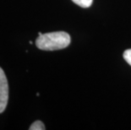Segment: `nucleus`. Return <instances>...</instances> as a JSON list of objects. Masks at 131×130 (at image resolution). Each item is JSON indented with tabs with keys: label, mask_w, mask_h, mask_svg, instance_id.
Listing matches in <instances>:
<instances>
[{
	"label": "nucleus",
	"mask_w": 131,
	"mask_h": 130,
	"mask_svg": "<svg viewBox=\"0 0 131 130\" xmlns=\"http://www.w3.org/2000/svg\"><path fill=\"white\" fill-rule=\"evenodd\" d=\"M9 101V84L4 70L0 68V113L4 112Z\"/></svg>",
	"instance_id": "obj_2"
},
{
	"label": "nucleus",
	"mask_w": 131,
	"mask_h": 130,
	"mask_svg": "<svg viewBox=\"0 0 131 130\" xmlns=\"http://www.w3.org/2000/svg\"><path fill=\"white\" fill-rule=\"evenodd\" d=\"M71 38L65 31H54L41 34L36 40V46L44 51H55L67 48Z\"/></svg>",
	"instance_id": "obj_1"
},
{
	"label": "nucleus",
	"mask_w": 131,
	"mask_h": 130,
	"mask_svg": "<svg viewBox=\"0 0 131 130\" xmlns=\"http://www.w3.org/2000/svg\"><path fill=\"white\" fill-rule=\"evenodd\" d=\"M123 56H124V60L131 66V49H128V50L124 51Z\"/></svg>",
	"instance_id": "obj_5"
},
{
	"label": "nucleus",
	"mask_w": 131,
	"mask_h": 130,
	"mask_svg": "<svg viewBox=\"0 0 131 130\" xmlns=\"http://www.w3.org/2000/svg\"><path fill=\"white\" fill-rule=\"evenodd\" d=\"M30 130H45L46 128H45V125H44V123H42L41 121H36L34 122L30 127L29 128Z\"/></svg>",
	"instance_id": "obj_3"
},
{
	"label": "nucleus",
	"mask_w": 131,
	"mask_h": 130,
	"mask_svg": "<svg viewBox=\"0 0 131 130\" xmlns=\"http://www.w3.org/2000/svg\"><path fill=\"white\" fill-rule=\"evenodd\" d=\"M75 4L82 8H89L92 4L93 0H72Z\"/></svg>",
	"instance_id": "obj_4"
}]
</instances>
